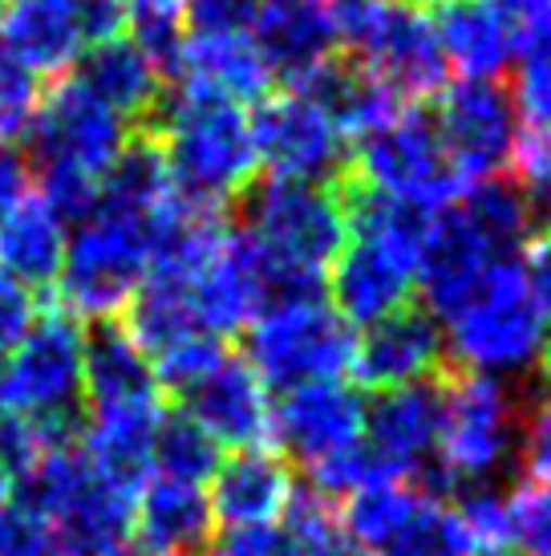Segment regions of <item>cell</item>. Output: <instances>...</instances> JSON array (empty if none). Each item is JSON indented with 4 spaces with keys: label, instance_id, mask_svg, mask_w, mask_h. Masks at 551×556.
Returning a JSON list of instances; mask_svg holds the SVG:
<instances>
[{
    "label": "cell",
    "instance_id": "681fc988",
    "mask_svg": "<svg viewBox=\"0 0 551 556\" xmlns=\"http://www.w3.org/2000/svg\"><path fill=\"white\" fill-rule=\"evenodd\" d=\"M9 500H16V483L9 476H4V471H0V508H4Z\"/></svg>",
    "mask_w": 551,
    "mask_h": 556
},
{
    "label": "cell",
    "instance_id": "8d00e7d4",
    "mask_svg": "<svg viewBox=\"0 0 551 556\" xmlns=\"http://www.w3.org/2000/svg\"><path fill=\"white\" fill-rule=\"evenodd\" d=\"M466 541L475 544L478 556H507L511 548V511H507V495L490 492V488H471L454 504Z\"/></svg>",
    "mask_w": 551,
    "mask_h": 556
},
{
    "label": "cell",
    "instance_id": "f5cc1de1",
    "mask_svg": "<svg viewBox=\"0 0 551 556\" xmlns=\"http://www.w3.org/2000/svg\"><path fill=\"white\" fill-rule=\"evenodd\" d=\"M543 374H548V387H551V345H548V357H543Z\"/></svg>",
    "mask_w": 551,
    "mask_h": 556
},
{
    "label": "cell",
    "instance_id": "ffe728a7",
    "mask_svg": "<svg viewBox=\"0 0 551 556\" xmlns=\"http://www.w3.org/2000/svg\"><path fill=\"white\" fill-rule=\"evenodd\" d=\"M252 41L272 78H284L289 86L305 81L312 70L333 62V49L341 41L333 0H260Z\"/></svg>",
    "mask_w": 551,
    "mask_h": 556
},
{
    "label": "cell",
    "instance_id": "7c38bea8",
    "mask_svg": "<svg viewBox=\"0 0 551 556\" xmlns=\"http://www.w3.org/2000/svg\"><path fill=\"white\" fill-rule=\"evenodd\" d=\"M438 431H443V387L418 382V387L385 390L366 415L361 447L377 464L385 483H410L418 479L430 500L454 492L438 471Z\"/></svg>",
    "mask_w": 551,
    "mask_h": 556
},
{
    "label": "cell",
    "instance_id": "5b68a950",
    "mask_svg": "<svg viewBox=\"0 0 551 556\" xmlns=\"http://www.w3.org/2000/svg\"><path fill=\"white\" fill-rule=\"evenodd\" d=\"M443 341L462 374H487L507 382L543 366L551 321L539 313L520 261H499L478 280L475 293L446 317Z\"/></svg>",
    "mask_w": 551,
    "mask_h": 556
},
{
    "label": "cell",
    "instance_id": "4316f807",
    "mask_svg": "<svg viewBox=\"0 0 551 556\" xmlns=\"http://www.w3.org/2000/svg\"><path fill=\"white\" fill-rule=\"evenodd\" d=\"M292 90L305 93L308 102H317L329 114V123L341 130L345 142L369 139L373 130L394 123L401 110H410L398 93L382 86L373 74H366L357 62H324L305 81H296Z\"/></svg>",
    "mask_w": 551,
    "mask_h": 556
},
{
    "label": "cell",
    "instance_id": "52a82bcc",
    "mask_svg": "<svg viewBox=\"0 0 551 556\" xmlns=\"http://www.w3.org/2000/svg\"><path fill=\"white\" fill-rule=\"evenodd\" d=\"M353 325H345L324 296L276 301L247 325V366L268 390H300L312 382H341L353 366Z\"/></svg>",
    "mask_w": 551,
    "mask_h": 556
},
{
    "label": "cell",
    "instance_id": "484cf974",
    "mask_svg": "<svg viewBox=\"0 0 551 556\" xmlns=\"http://www.w3.org/2000/svg\"><path fill=\"white\" fill-rule=\"evenodd\" d=\"M175 78H179V86L207 90L215 98L235 102V106L264 102L272 90V70L264 65L252 33H235V37H187L183 33Z\"/></svg>",
    "mask_w": 551,
    "mask_h": 556
},
{
    "label": "cell",
    "instance_id": "816d5d0a",
    "mask_svg": "<svg viewBox=\"0 0 551 556\" xmlns=\"http://www.w3.org/2000/svg\"><path fill=\"white\" fill-rule=\"evenodd\" d=\"M389 4H401V9H418V13H422V9H426V4H434V0H389Z\"/></svg>",
    "mask_w": 551,
    "mask_h": 556
},
{
    "label": "cell",
    "instance_id": "3957f363",
    "mask_svg": "<svg viewBox=\"0 0 551 556\" xmlns=\"http://www.w3.org/2000/svg\"><path fill=\"white\" fill-rule=\"evenodd\" d=\"M158 155L183 200L219 212L228 200L256 184V147L247 110L195 86H179L154 110Z\"/></svg>",
    "mask_w": 551,
    "mask_h": 556
},
{
    "label": "cell",
    "instance_id": "d4e9b609",
    "mask_svg": "<svg viewBox=\"0 0 551 556\" xmlns=\"http://www.w3.org/2000/svg\"><path fill=\"white\" fill-rule=\"evenodd\" d=\"M65 248H69V224L37 191H29L0 219V273L25 293L57 285Z\"/></svg>",
    "mask_w": 551,
    "mask_h": 556
},
{
    "label": "cell",
    "instance_id": "ee69618b",
    "mask_svg": "<svg viewBox=\"0 0 551 556\" xmlns=\"http://www.w3.org/2000/svg\"><path fill=\"white\" fill-rule=\"evenodd\" d=\"M219 556H300V548L292 544V536L280 525H264L228 532L219 544Z\"/></svg>",
    "mask_w": 551,
    "mask_h": 556
},
{
    "label": "cell",
    "instance_id": "8fae6325",
    "mask_svg": "<svg viewBox=\"0 0 551 556\" xmlns=\"http://www.w3.org/2000/svg\"><path fill=\"white\" fill-rule=\"evenodd\" d=\"M349 179L366 191L426 207V212L450 207L466 187L446 159L434 118L418 114L413 106L401 110L398 118L385 123L382 130H373L369 139L357 142Z\"/></svg>",
    "mask_w": 551,
    "mask_h": 556
},
{
    "label": "cell",
    "instance_id": "11a10c76",
    "mask_svg": "<svg viewBox=\"0 0 551 556\" xmlns=\"http://www.w3.org/2000/svg\"><path fill=\"white\" fill-rule=\"evenodd\" d=\"M13 4H16V0H13Z\"/></svg>",
    "mask_w": 551,
    "mask_h": 556
},
{
    "label": "cell",
    "instance_id": "836d02e7",
    "mask_svg": "<svg viewBox=\"0 0 551 556\" xmlns=\"http://www.w3.org/2000/svg\"><path fill=\"white\" fill-rule=\"evenodd\" d=\"M280 528L292 536L300 556H357L333 504L312 492V488H296L292 504L280 516Z\"/></svg>",
    "mask_w": 551,
    "mask_h": 556
},
{
    "label": "cell",
    "instance_id": "7bdbcfd3",
    "mask_svg": "<svg viewBox=\"0 0 551 556\" xmlns=\"http://www.w3.org/2000/svg\"><path fill=\"white\" fill-rule=\"evenodd\" d=\"M523 455H527V479L551 483V390L523 418Z\"/></svg>",
    "mask_w": 551,
    "mask_h": 556
},
{
    "label": "cell",
    "instance_id": "44dd1931",
    "mask_svg": "<svg viewBox=\"0 0 551 556\" xmlns=\"http://www.w3.org/2000/svg\"><path fill=\"white\" fill-rule=\"evenodd\" d=\"M296 495L289 459L272 447L256 451H231L219 464V471L207 483V504L219 525L235 528H264L280 525L284 508Z\"/></svg>",
    "mask_w": 551,
    "mask_h": 556
},
{
    "label": "cell",
    "instance_id": "f1b7e54d",
    "mask_svg": "<svg viewBox=\"0 0 551 556\" xmlns=\"http://www.w3.org/2000/svg\"><path fill=\"white\" fill-rule=\"evenodd\" d=\"M106 106H114L126 123L130 118H154L158 102L167 98L163 93V70L151 62V53L138 46L134 37H114L102 46L86 49L81 58V74Z\"/></svg>",
    "mask_w": 551,
    "mask_h": 556
},
{
    "label": "cell",
    "instance_id": "1f68e13d",
    "mask_svg": "<svg viewBox=\"0 0 551 556\" xmlns=\"http://www.w3.org/2000/svg\"><path fill=\"white\" fill-rule=\"evenodd\" d=\"M223 464V447L187 415H167L154 439V476L207 488Z\"/></svg>",
    "mask_w": 551,
    "mask_h": 556
},
{
    "label": "cell",
    "instance_id": "7a4b0ae2",
    "mask_svg": "<svg viewBox=\"0 0 551 556\" xmlns=\"http://www.w3.org/2000/svg\"><path fill=\"white\" fill-rule=\"evenodd\" d=\"M25 142L41 175L37 195L77 224L98 207V187L130 147V123L81 78H57L33 110Z\"/></svg>",
    "mask_w": 551,
    "mask_h": 556
},
{
    "label": "cell",
    "instance_id": "277c9868",
    "mask_svg": "<svg viewBox=\"0 0 551 556\" xmlns=\"http://www.w3.org/2000/svg\"><path fill=\"white\" fill-rule=\"evenodd\" d=\"M276 268L280 301L324 296V280L349 244V207L341 184L268 179L247 200V228Z\"/></svg>",
    "mask_w": 551,
    "mask_h": 556
},
{
    "label": "cell",
    "instance_id": "c3c4849f",
    "mask_svg": "<svg viewBox=\"0 0 551 556\" xmlns=\"http://www.w3.org/2000/svg\"><path fill=\"white\" fill-rule=\"evenodd\" d=\"M29 191H33L29 159L21 155L9 139H0V219L9 216Z\"/></svg>",
    "mask_w": 551,
    "mask_h": 556
},
{
    "label": "cell",
    "instance_id": "5bb4252c",
    "mask_svg": "<svg viewBox=\"0 0 551 556\" xmlns=\"http://www.w3.org/2000/svg\"><path fill=\"white\" fill-rule=\"evenodd\" d=\"M434 130L462 184L507 175L520 151V118L499 81H459L443 93Z\"/></svg>",
    "mask_w": 551,
    "mask_h": 556
},
{
    "label": "cell",
    "instance_id": "e0dca14e",
    "mask_svg": "<svg viewBox=\"0 0 551 556\" xmlns=\"http://www.w3.org/2000/svg\"><path fill=\"white\" fill-rule=\"evenodd\" d=\"M183 406V415L223 451H256L272 443V390L244 357H223L200 387L187 390Z\"/></svg>",
    "mask_w": 551,
    "mask_h": 556
},
{
    "label": "cell",
    "instance_id": "f6af8a7d",
    "mask_svg": "<svg viewBox=\"0 0 551 556\" xmlns=\"http://www.w3.org/2000/svg\"><path fill=\"white\" fill-rule=\"evenodd\" d=\"M33 317H37L33 293H25L21 285H13V280L0 273V357L25 338V329L33 325Z\"/></svg>",
    "mask_w": 551,
    "mask_h": 556
},
{
    "label": "cell",
    "instance_id": "7dc6e473",
    "mask_svg": "<svg viewBox=\"0 0 551 556\" xmlns=\"http://www.w3.org/2000/svg\"><path fill=\"white\" fill-rule=\"evenodd\" d=\"M523 280H527V289L536 296L539 313L551 321V228L548 232L531 236L527 244H523Z\"/></svg>",
    "mask_w": 551,
    "mask_h": 556
},
{
    "label": "cell",
    "instance_id": "bcb514c9",
    "mask_svg": "<svg viewBox=\"0 0 551 556\" xmlns=\"http://www.w3.org/2000/svg\"><path fill=\"white\" fill-rule=\"evenodd\" d=\"M515 163L523 170V187L531 191V200H543L551 212V135H520Z\"/></svg>",
    "mask_w": 551,
    "mask_h": 556
},
{
    "label": "cell",
    "instance_id": "f35d334b",
    "mask_svg": "<svg viewBox=\"0 0 551 556\" xmlns=\"http://www.w3.org/2000/svg\"><path fill=\"white\" fill-rule=\"evenodd\" d=\"M41 102V86L29 70L21 65L0 49V139L13 142V135H25L33 110Z\"/></svg>",
    "mask_w": 551,
    "mask_h": 556
},
{
    "label": "cell",
    "instance_id": "f546056e",
    "mask_svg": "<svg viewBox=\"0 0 551 556\" xmlns=\"http://www.w3.org/2000/svg\"><path fill=\"white\" fill-rule=\"evenodd\" d=\"M454 212L499 256H515L531 240L536 203H531V191L520 179H511V175H490V179L466 184L462 195L454 200Z\"/></svg>",
    "mask_w": 551,
    "mask_h": 556
},
{
    "label": "cell",
    "instance_id": "9a60e30c",
    "mask_svg": "<svg viewBox=\"0 0 551 556\" xmlns=\"http://www.w3.org/2000/svg\"><path fill=\"white\" fill-rule=\"evenodd\" d=\"M191 296H195L203 329L212 338H228V333L247 329L268 305L280 301V285H276V268L264 256V248L247 232L228 228L212 261L191 280Z\"/></svg>",
    "mask_w": 551,
    "mask_h": 556
},
{
    "label": "cell",
    "instance_id": "d590c367",
    "mask_svg": "<svg viewBox=\"0 0 551 556\" xmlns=\"http://www.w3.org/2000/svg\"><path fill=\"white\" fill-rule=\"evenodd\" d=\"M223 357H228L223 341L212 338V333H195V338L179 341V345H170L167 354L154 357L151 370H154L158 390H170V394H179V399H183L187 390L200 387L203 378H207Z\"/></svg>",
    "mask_w": 551,
    "mask_h": 556
},
{
    "label": "cell",
    "instance_id": "83f0119b",
    "mask_svg": "<svg viewBox=\"0 0 551 556\" xmlns=\"http://www.w3.org/2000/svg\"><path fill=\"white\" fill-rule=\"evenodd\" d=\"M163 399L154 382V370L146 354L134 345V338L123 325H98L86 333V357H81V402L98 406H130V402Z\"/></svg>",
    "mask_w": 551,
    "mask_h": 556
},
{
    "label": "cell",
    "instance_id": "f907efd6",
    "mask_svg": "<svg viewBox=\"0 0 551 556\" xmlns=\"http://www.w3.org/2000/svg\"><path fill=\"white\" fill-rule=\"evenodd\" d=\"M9 415V390H4V357H0V418Z\"/></svg>",
    "mask_w": 551,
    "mask_h": 556
},
{
    "label": "cell",
    "instance_id": "ab89813d",
    "mask_svg": "<svg viewBox=\"0 0 551 556\" xmlns=\"http://www.w3.org/2000/svg\"><path fill=\"white\" fill-rule=\"evenodd\" d=\"M260 0H187L183 33L187 37H235L252 33Z\"/></svg>",
    "mask_w": 551,
    "mask_h": 556
},
{
    "label": "cell",
    "instance_id": "ba28073f",
    "mask_svg": "<svg viewBox=\"0 0 551 556\" xmlns=\"http://www.w3.org/2000/svg\"><path fill=\"white\" fill-rule=\"evenodd\" d=\"M337 37L361 58V70L389 86L410 106L418 98H434L446 86V62L434 21L418 9H401L389 0H333Z\"/></svg>",
    "mask_w": 551,
    "mask_h": 556
},
{
    "label": "cell",
    "instance_id": "e575fe53",
    "mask_svg": "<svg viewBox=\"0 0 551 556\" xmlns=\"http://www.w3.org/2000/svg\"><path fill=\"white\" fill-rule=\"evenodd\" d=\"M385 556H478L475 544L466 541L454 508H446L443 500H426L422 511L401 532V541Z\"/></svg>",
    "mask_w": 551,
    "mask_h": 556
},
{
    "label": "cell",
    "instance_id": "8992f818",
    "mask_svg": "<svg viewBox=\"0 0 551 556\" xmlns=\"http://www.w3.org/2000/svg\"><path fill=\"white\" fill-rule=\"evenodd\" d=\"M151 224L154 219L98 203L90 216L69 228L62 277L53 285L69 317L98 325L123 317L142 280L151 277Z\"/></svg>",
    "mask_w": 551,
    "mask_h": 556
},
{
    "label": "cell",
    "instance_id": "74e56055",
    "mask_svg": "<svg viewBox=\"0 0 551 556\" xmlns=\"http://www.w3.org/2000/svg\"><path fill=\"white\" fill-rule=\"evenodd\" d=\"M69 434H49L41 431L37 422L21 415H4L0 418V471L13 479H25L33 471V464L46 455L53 443H65Z\"/></svg>",
    "mask_w": 551,
    "mask_h": 556
},
{
    "label": "cell",
    "instance_id": "b9f144b4",
    "mask_svg": "<svg viewBox=\"0 0 551 556\" xmlns=\"http://www.w3.org/2000/svg\"><path fill=\"white\" fill-rule=\"evenodd\" d=\"M515 62L520 74L551 81V4L515 25Z\"/></svg>",
    "mask_w": 551,
    "mask_h": 556
},
{
    "label": "cell",
    "instance_id": "7402d4cb",
    "mask_svg": "<svg viewBox=\"0 0 551 556\" xmlns=\"http://www.w3.org/2000/svg\"><path fill=\"white\" fill-rule=\"evenodd\" d=\"M0 49L33 78H65L86 58V29L74 0H16L0 16Z\"/></svg>",
    "mask_w": 551,
    "mask_h": 556
},
{
    "label": "cell",
    "instance_id": "30bf717a",
    "mask_svg": "<svg viewBox=\"0 0 551 556\" xmlns=\"http://www.w3.org/2000/svg\"><path fill=\"white\" fill-rule=\"evenodd\" d=\"M81 357L86 329L65 309L33 317L25 338L4 354L9 415L37 422L49 434H69V418L81 406Z\"/></svg>",
    "mask_w": 551,
    "mask_h": 556
},
{
    "label": "cell",
    "instance_id": "4dcf8cb0",
    "mask_svg": "<svg viewBox=\"0 0 551 556\" xmlns=\"http://www.w3.org/2000/svg\"><path fill=\"white\" fill-rule=\"evenodd\" d=\"M430 495L418 492L413 483H377V488H361L345 500L341 511V528L349 536L357 556H385L401 541V532L422 511Z\"/></svg>",
    "mask_w": 551,
    "mask_h": 556
},
{
    "label": "cell",
    "instance_id": "db71d44e",
    "mask_svg": "<svg viewBox=\"0 0 551 556\" xmlns=\"http://www.w3.org/2000/svg\"><path fill=\"white\" fill-rule=\"evenodd\" d=\"M203 556H219V553H203Z\"/></svg>",
    "mask_w": 551,
    "mask_h": 556
},
{
    "label": "cell",
    "instance_id": "60d3db41",
    "mask_svg": "<svg viewBox=\"0 0 551 556\" xmlns=\"http://www.w3.org/2000/svg\"><path fill=\"white\" fill-rule=\"evenodd\" d=\"M0 556H49V525L21 500L0 508Z\"/></svg>",
    "mask_w": 551,
    "mask_h": 556
},
{
    "label": "cell",
    "instance_id": "ac0fdd59",
    "mask_svg": "<svg viewBox=\"0 0 551 556\" xmlns=\"http://www.w3.org/2000/svg\"><path fill=\"white\" fill-rule=\"evenodd\" d=\"M443 325L426 309L410 305L385 321L369 325L366 338H357L349 374L357 378V387L385 394V390L434 382V374L443 370Z\"/></svg>",
    "mask_w": 551,
    "mask_h": 556
},
{
    "label": "cell",
    "instance_id": "cb8c5ba5",
    "mask_svg": "<svg viewBox=\"0 0 551 556\" xmlns=\"http://www.w3.org/2000/svg\"><path fill=\"white\" fill-rule=\"evenodd\" d=\"M212 528L207 488L151 476L134 495V548L142 556H203Z\"/></svg>",
    "mask_w": 551,
    "mask_h": 556
},
{
    "label": "cell",
    "instance_id": "d6a6232c",
    "mask_svg": "<svg viewBox=\"0 0 551 556\" xmlns=\"http://www.w3.org/2000/svg\"><path fill=\"white\" fill-rule=\"evenodd\" d=\"M123 25L138 46L151 53L163 78H175V62L183 49V9L187 0H118Z\"/></svg>",
    "mask_w": 551,
    "mask_h": 556
},
{
    "label": "cell",
    "instance_id": "6da1fadb",
    "mask_svg": "<svg viewBox=\"0 0 551 556\" xmlns=\"http://www.w3.org/2000/svg\"><path fill=\"white\" fill-rule=\"evenodd\" d=\"M341 191H345L353 236L324 285L333 293L329 305L345 317V325L369 329L413 305L418 264L426 252L434 212L366 191L349 175L341 179Z\"/></svg>",
    "mask_w": 551,
    "mask_h": 556
},
{
    "label": "cell",
    "instance_id": "2e32d148",
    "mask_svg": "<svg viewBox=\"0 0 551 556\" xmlns=\"http://www.w3.org/2000/svg\"><path fill=\"white\" fill-rule=\"evenodd\" d=\"M369 402L345 382H312L289 390L272 406V443L308 471L361 443Z\"/></svg>",
    "mask_w": 551,
    "mask_h": 556
},
{
    "label": "cell",
    "instance_id": "4fadbf2b",
    "mask_svg": "<svg viewBox=\"0 0 551 556\" xmlns=\"http://www.w3.org/2000/svg\"><path fill=\"white\" fill-rule=\"evenodd\" d=\"M252 123V147L272 179L284 184H329L349 175L345 159V139L329 123L317 102H308L305 93H268L256 110L247 114Z\"/></svg>",
    "mask_w": 551,
    "mask_h": 556
},
{
    "label": "cell",
    "instance_id": "d6986e66",
    "mask_svg": "<svg viewBox=\"0 0 551 556\" xmlns=\"http://www.w3.org/2000/svg\"><path fill=\"white\" fill-rule=\"evenodd\" d=\"M163 418H167L163 399L98 406L81 427L77 451L106 488L134 500L154 476V439H158Z\"/></svg>",
    "mask_w": 551,
    "mask_h": 556
},
{
    "label": "cell",
    "instance_id": "9c48e42d",
    "mask_svg": "<svg viewBox=\"0 0 551 556\" xmlns=\"http://www.w3.org/2000/svg\"><path fill=\"white\" fill-rule=\"evenodd\" d=\"M523 439V406L511 382L487 374H459L443 387L438 471L446 483H483L499 476Z\"/></svg>",
    "mask_w": 551,
    "mask_h": 556
},
{
    "label": "cell",
    "instance_id": "603a6c76",
    "mask_svg": "<svg viewBox=\"0 0 551 556\" xmlns=\"http://www.w3.org/2000/svg\"><path fill=\"white\" fill-rule=\"evenodd\" d=\"M446 70L462 81H495L515 62V21L499 0H446L434 21Z\"/></svg>",
    "mask_w": 551,
    "mask_h": 556
}]
</instances>
